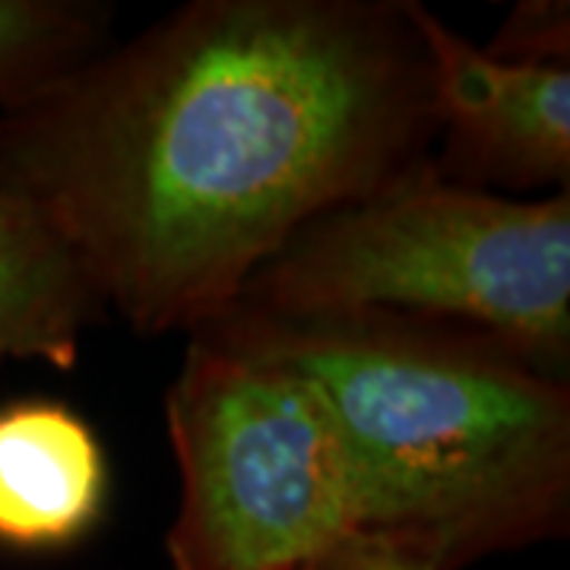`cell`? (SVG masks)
I'll use <instances>...</instances> for the list:
<instances>
[{
	"label": "cell",
	"mask_w": 570,
	"mask_h": 570,
	"mask_svg": "<svg viewBox=\"0 0 570 570\" xmlns=\"http://www.w3.org/2000/svg\"><path fill=\"white\" fill-rule=\"evenodd\" d=\"M434 140L415 0H194L0 111V190L134 330L194 333Z\"/></svg>",
	"instance_id": "obj_1"
},
{
	"label": "cell",
	"mask_w": 570,
	"mask_h": 570,
	"mask_svg": "<svg viewBox=\"0 0 570 570\" xmlns=\"http://www.w3.org/2000/svg\"><path fill=\"white\" fill-rule=\"evenodd\" d=\"M200 330L321 390L343 434L358 535L460 570L568 530L570 387L527 355L472 326L390 311L228 307Z\"/></svg>",
	"instance_id": "obj_2"
},
{
	"label": "cell",
	"mask_w": 570,
	"mask_h": 570,
	"mask_svg": "<svg viewBox=\"0 0 570 570\" xmlns=\"http://www.w3.org/2000/svg\"><path fill=\"white\" fill-rule=\"evenodd\" d=\"M232 307L448 321L564 377L570 190L535 200L489 194L444 181L428 159L311 219L250 276Z\"/></svg>",
	"instance_id": "obj_3"
},
{
	"label": "cell",
	"mask_w": 570,
	"mask_h": 570,
	"mask_svg": "<svg viewBox=\"0 0 570 570\" xmlns=\"http://www.w3.org/2000/svg\"><path fill=\"white\" fill-rule=\"evenodd\" d=\"M165 422L181 472L175 570H314L358 535L343 434L295 367L197 330Z\"/></svg>",
	"instance_id": "obj_4"
},
{
	"label": "cell",
	"mask_w": 570,
	"mask_h": 570,
	"mask_svg": "<svg viewBox=\"0 0 570 570\" xmlns=\"http://www.w3.org/2000/svg\"><path fill=\"white\" fill-rule=\"evenodd\" d=\"M441 153L431 168L475 190H570V67L498 61L422 3Z\"/></svg>",
	"instance_id": "obj_5"
},
{
	"label": "cell",
	"mask_w": 570,
	"mask_h": 570,
	"mask_svg": "<svg viewBox=\"0 0 570 570\" xmlns=\"http://www.w3.org/2000/svg\"><path fill=\"white\" fill-rule=\"evenodd\" d=\"M105 501L108 460L86 419L51 400L0 409V546H77L102 520Z\"/></svg>",
	"instance_id": "obj_6"
},
{
	"label": "cell",
	"mask_w": 570,
	"mask_h": 570,
	"mask_svg": "<svg viewBox=\"0 0 570 570\" xmlns=\"http://www.w3.org/2000/svg\"><path fill=\"white\" fill-rule=\"evenodd\" d=\"M102 307L70 247L32 206L0 190V362L41 358L70 371Z\"/></svg>",
	"instance_id": "obj_7"
},
{
	"label": "cell",
	"mask_w": 570,
	"mask_h": 570,
	"mask_svg": "<svg viewBox=\"0 0 570 570\" xmlns=\"http://www.w3.org/2000/svg\"><path fill=\"white\" fill-rule=\"evenodd\" d=\"M105 13L58 0H0V111L102 51Z\"/></svg>",
	"instance_id": "obj_8"
},
{
	"label": "cell",
	"mask_w": 570,
	"mask_h": 570,
	"mask_svg": "<svg viewBox=\"0 0 570 570\" xmlns=\"http://www.w3.org/2000/svg\"><path fill=\"white\" fill-rule=\"evenodd\" d=\"M485 55L513 63H568V3H520Z\"/></svg>",
	"instance_id": "obj_9"
},
{
	"label": "cell",
	"mask_w": 570,
	"mask_h": 570,
	"mask_svg": "<svg viewBox=\"0 0 570 570\" xmlns=\"http://www.w3.org/2000/svg\"><path fill=\"white\" fill-rule=\"evenodd\" d=\"M314 570H441L412 551L390 546L371 535H352L326 554Z\"/></svg>",
	"instance_id": "obj_10"
}]
</instances>
